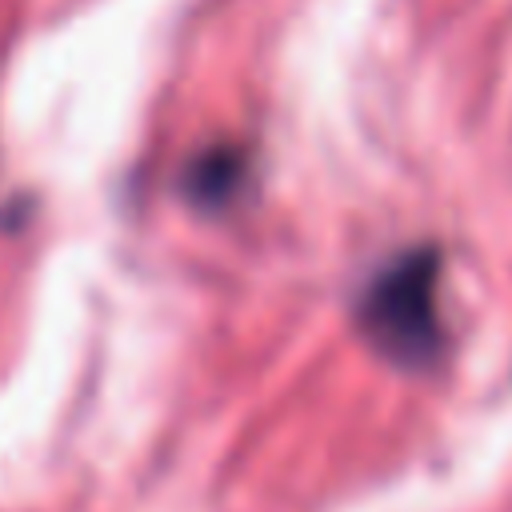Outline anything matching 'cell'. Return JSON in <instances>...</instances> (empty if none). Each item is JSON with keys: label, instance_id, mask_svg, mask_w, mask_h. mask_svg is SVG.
I'll use <instances>...</instances> for the list:
<instances>
[{"label": "cell", "instance_id": "cell-2", "mask_svg": "<svg viewBox=\"0 0 512 512\" xmlns=\"http://www.w3.org/2000/svg\"><path fill=\"white\" fill-rule=\"evenodd\" d=\"M244 176V160L232 148L208 152L188 168V192L196 196V204H228L232 188Z\"/></svg>", "mask_w": 512, "mask_h": 512}, {"label": "cell", "instance_id": "cell-1", "mask_svg": "<svg viewBox=\"0 0 512 512\" xmlns=\"http://www.w3.org/2000/svg\"><path fill=\"white\" fill-rule=\"evenodd\" d=\"M436 284H440L436 252L416 248L396 256L364 284L356 300L360 332L396 364L408 368L432 364L444 340Z\"/></svg>", "mask_w": 512, "mask_h": 512}]
</instances>
